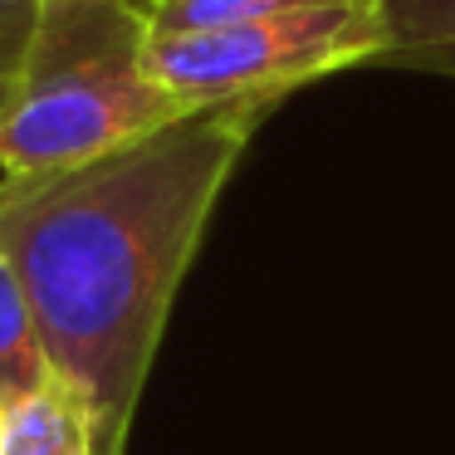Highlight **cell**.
Here are the masks:
<instances>
[{
    "label": "cell",
    "mask_w": 455,
    "mask_h": 455,
    "mask_svg": "<svg viewBox=\"0 0 455 455\" xmlns=\"http://www.w3.org/2000/svg\"><path fill=\"white\" fill-rule=\"evenodd\" d=\"M279 103H216L50 177H0V245L40 353L123 455L177 289L255 128Z\"/></svg>",
    "instance_id": "6da1fadb"
},
{
    "label": "cell",
    "mask_w": 455,
    "mask_h": 455,
    "mask_svg": "<svg viewBox=\"0 0 455 455\" xmlns=\"http://www.w3.org/2000/svg\"><path fill=\"white\" fill-rule=\"evenodd\" d=\"M187 118L148 69L138 0H40L0 74V177H50Z\"/></svg>",
    "instance_id": "7a4b0ae2"
},
{
    "label": "cell",
    "mask_w": 455,
    "mask_h": 455,
    "mask_svg": "<svg viewBox=\"0 0 455 455\" xmlns=\"http://www.w3.org/2000/svg\"><path fill=\"white\" fill-rule=\"evenodd\" d=\"M387 60L377 0L314 5L226 30H148V69L181 113L216 103H284L323 74Z\"/></svg>",
    "instance_id": "3957f363"
},
{
    "label": "cell",
    "mask_w": 455,
    "mask_h": 455,
    "mask_svg": "<svg viewBox=\"0 0 455 455\" xmlns=\"http://www.w3.org/2000/svg\"><path fill=\"white\" fill-rule=\"evenodd\" d=\"M0 455H99L93 416L60 377L0 402Z\"/></svg>",
    "instance_id": "277c9868"
},
{
    "label": "cell",
    "mask_w": 455,
    "mask_h": 455,
    "mask_svg": "<svg viewBox=\"0 0 455 455\" xmlns=\"http://www.w3.org/2000/svg\"><path fill=\"white\" fill-rule=\"evenodd\" d=\"M387 25V60L455 79V0H377Z\"/></svg>",
    "instance_id": "5b68a950"
},
{
    "label": "cell",
    "mask_w": 455,
    "mask_h": 455,
    "mask_svg": "<svg viewBox=\"0 0 455 455\" xmlns=\"http://www.w3.org/2000/svg\"><path fill=\"white\" fill-rule=\"evenodd\" d=\"M50 377L54 372L40 353V338H35L30 308H25V289L15 279V265L5 255V245H0V402L35 392Z\"/></svg>",
    "instance_id": "8992f818"
},
{
    "label": "cell",
    "mask_w": 455,
    "mask_h": 455,
    "mask_svg": "<svg viewBox=\"0 0 455 455\" xmlns=\"http://www.w3.org/2000/svg\"><path fill=\"white\" fill-rule=\"evenodd\" d=\"M148 30H226V25L275 20V15L314 11V5H353V0H138Z\"/></svg>",
    "instance_id": "52a82bcc"
},
{
    "label": "cell",
    "mask_w": 455,
    "mask_h": 455,
    "mask_svg": "<svg viewBox=\"0 0 455 455\" xmlns=\"http://www.w3.org/2000/svg\"><path fill=\"white\" fill-rule=\"evenodd\" d=\"M35 11H40V0H0V74L11 69L15 50H20L25 30H30Z\"/></svg>",
    "instance_id": "ba28073f"
}]
</instances>
